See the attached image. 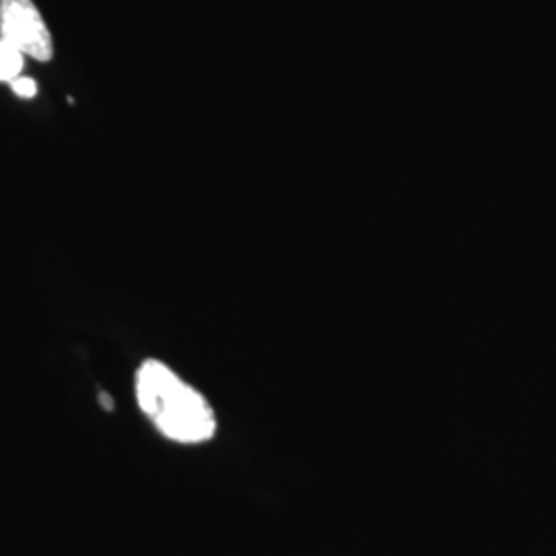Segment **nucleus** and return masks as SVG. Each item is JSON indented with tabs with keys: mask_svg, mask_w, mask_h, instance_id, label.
Here are the masks:
<instances>
[{
	"mask_svg": "<svg viewBox=\"0 0 556 556\" xmlns=\"http://www.w3.org/2000/svg\"><path fill=\"white\" fill-rule=\"evenodd\" d=\"M0 38L29 59L48 62L54 43L34 0H0Z\"/></svg>",
	"mask_w": 556,
	"mask_h": 556,
	"instance_id": "2",
	"label": "nucleus"
},
{
	"mask_svg": "<svg viewBox=\"0 0 556 556\" xmlns=\"http://www.w3.org/2000/svg\"><path fill=\"white\" fill-rule=\"evenodd\" d=\"M11 85V89L23 98V100H31V98H36V93H38V85H36V80L29 79V77H17V79L13 80V83H9Z\"/></svg>",
	"mask_w": 556,
	"mask_h": 556,
	"instance_id": "4",
	"label": "nucleus"
},
{
	"mask_svg": "<svg viewBox=\"0 0 556 556\" xmlns=\"http://www.w3.org/2000/svg\"><path fill=\"white\" fill-rule=\"evenodd\" d=\"M100 402H101V406H103V408H105V410H110V413H112V410H114V408H116V404H114V400H112V397L108 396V394H105V392H103V394H101Z\"/></svg>",
	"mask_w": 556,
	"mask_h": 556,
	"instance_id": "5",
	"label": "nucleus"
},
{
	"mask_svg": "<svg viewBox=\"0 0 556 556\" xmlns=\"http://www.w3.org/2000/svg\"><path fill=\"white\" fill-rule=\"evenodd\" d=\"M140 410L161 435L178 443H202L215 435L217 420L206 397L161 361H144L137 374Z\"/></svg>",
	"mask_w": 556,
	"mask_h": 556,
	"instance_id": "1",
	"label": "nucleus"
},
{
	"mask_svg": "<svg viewBox=\"0 0 556 556\" xmlns=\"http://www.w3.org/2000/svg\"><path fill=\"white\" fill-rule=\"evenodd\" d=\"M25 64V54H21L15 46L0 38V83H13L21 77Z\"/></svg>",
	"mask_w": 556,
	"mask_h": 556,
	"instance_id": "3",
	"label": "nucleus"
}]
</instances>
